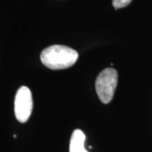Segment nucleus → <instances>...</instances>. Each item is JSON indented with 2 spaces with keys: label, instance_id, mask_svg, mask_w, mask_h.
Instances as JSON below:
<instances>
[{
  "label": "nucleus",
  "instance_id": "1",
  "mask_svg": "<svg viewBox=\"0 0 152 152\" xmlns=\"http://www.w3.org/2000/svg\"><path fill=\"white\" fill-rule=\"evenodd\" d=\"M75 50L63 45H53L41 53L42 63L51 69H64L74 65L78 59Z\"/></svg>",
  "mask_w": 152,
  "mask_h": 152
},
{
  "label": "nucleus",
  "instance_id": "2",
  "mask_svg": "<svg viewBox=\"0 0 152 152\" xmlns=\"http://www.w3.org/2000/svg\"><path fill=\"white\" fill-rule=\"evenodd\" d=\"M118 85V72L113 68L102 71L96 80V90L98 97L102 103H109L113 98Z\"/></svg>",
  "mask_w": 152,
  "mask_h": 152
},
{
  "label": "nucleus",
  "instance_id": "3",
  "mask_svg": "<svg viewBox=\"0 0 152 152\" xmlns=\"http://www.w3.org/2000/svg\"><path fill=\"white\" fill-rule=\"evenodd\" d=\"M33 100L30 89L21 86L16 93L15 99V114L17 120L20 123H26L32 112Z\"/></svg>",
  "mask_w": 152,
  "mask_h": 152
},
{
  "label": "nucleus",
  "instance_id": "4",
  "mask_svg": "<svg viewBox=\"0 0 152 152\" xmlns=\"http://www.w3.org/2000/svg\"><path fill=\"white\" fill-rule=\"evenodd\" d=\"M86 135L80 129L73 132L69 144V152H88L85 148Z\"/></svg>",
  "mask_w": 152,
  "mask_h": 152
},
{
  "label": "nucleus",
  "instance_id": "5",
  "mask_svg": "<svg viewBox=\"0 0 152 152\" xmlns=\"http://www.w3.org/2000/svg\"><path fill=\"white\" fill-rule=\"evenodd\" d=\"M131 1L132 0H113V5L116 10H118V9L124 8L126 6H128L131 3Z\"/></svg>",
  "mask_w": 152,
  "mask_h": 152
}]
</instances>
